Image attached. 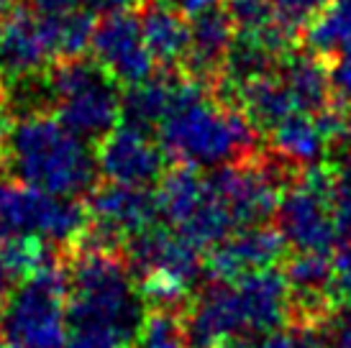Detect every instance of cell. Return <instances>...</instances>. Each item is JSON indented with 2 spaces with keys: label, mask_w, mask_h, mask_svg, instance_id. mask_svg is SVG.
Wrapping results in <instances>:
<instances>
[{
  "label": "cell",
  "mask_w": 351,
  "mask_h": 348,
  "mask_svg": "<svg viewBox=\"0 0 351 348\" xmlns=\"http://www.w3.org/2000/svg\"><path fill=\"white\" fill-rule=\"evenodd\" d=\"M93 54L95 62L106 69L116 82L138 85L154 75V57L149 51L141 21L128 10H116L103 16V23L93 31Z\"/></svg>",
  "instance_id": "cell-15"
},
{
  "label": "cell",
  "mask_w": 351,
  "mask_h": 348,
  "mask_svg": "<svg viewBox=\"0 0 351 348\" xmlns=\"http://www.w3.org/2000/svg\"><path fill=\"white\" fill-rule=\"evenodd\" d=\"M280 77L293 95L300 113H323L328 110L333 92L331 69L315 54H293L277 67Z\"/></svg>",
  "instance_id": "cell-20"
},
{
  "label": "cell",
  "mask_w": 351,
  "mask_h": 348,
  "mask_svg": "<svg viewBox=\"0 0 351 348\" xmlns=\"http://www.w3.org/2000/svg\"><path fill=\"white\" fill-rule=\"evenodd\" d=\"M134 0H29V8L39 16H108L126 10Z\"/></svg>",
  "instance_id": "cell-25"
},
{
  "label": "cell",
  "mask_w": 351,
  "mask_h": 348,
  "mask_svg": "<svg viewBox=\"0 0 351 348\" xmlns=\"http://www.w3.org/2000/svg\"><path fill=\"white\" fill-rule=\"evenodd\" d=\"M3 166L21 182L64 197H80L93 187L98 159L88 138L64 126L59 116L29 113L8 128Z\"/></svg>",
  "instance_id": "cell-3"
},
{
  "label": "cell",
  "mask_w": 351,
  "mask_h": 348,
  "mask_svg": "<svg viewBox=\"0 0 351 348\" xmlns=\"http://www.w3.org/2000/svg\"><path fill=\"white\" fill-rule=\"evenodd\" d=\"M169 3H152L141 16V34L147 41L154 62L172 67L177 62H185L190 49V23L182 18Z\"/></svg>",
  "instance_id": "cell-19"
},
{
  "label": "cell",
  "mask_w": 351,
  "mask_h": 348,
  "mask_svg": "<svg viewBox=\"0 0 351 348\" xmlns=\"http://www.w3.org/2000/svg\"><path fill=\"white\" fill-rule=\"evenodd\" d=\"M156 215V195H149L147 187L108 182L90 200L88 228L98 249H113L123 241L131 243L138 233L152 228Z\"/></svg>",
  "instance_id": "cell-13"
},
{
  "label": "cell",
  "mask_w": 351,
  "mask_h": 348,
  "mask_svg": "<svg viewBox=\"0 0 351 348\" xmlns=\"http://www.w3.org/2000/svg\"><path fill=\"white\" fill-rule=\"evenodd\" d=\"M280 233L295 251H331L339 241L333 210V177L321 166H308L287 184L277 203Z\"/></svg>",
  "instance_id": "cell-10"
},
{
  "label": "cell",
  "mask_w": 351,
  "mask_h": 348,
  "mask_svg": "<svg viewBox=\"0 0 351 348\" xmlns=\"http://www.w3.org/2000/svg\"><path fill=\"white\" fill-rule=\"evenodd\" d=\"M231 348H323V318L302 320L295 330H272L267 336L241 340Z\"/></svg>",
  "instance_id": "cell-24"
},
{
  "label": "cell",
  "mask_w": 351,
  "mask_h": 348,
  "mask_svg": "<svg viewBox=\"0 0 351 348\" xmlns=\"http://www.w3.org/2000/svg\"><path fill=\"white\" fill-rule=\"evenodd\" d=\"M323 348H351V308L323 315Z\"/></svg>",
  "instance_id": "cell-26"
},
{
  "label": "cell",
  "mask_w": 351,
  "mask_h": 348,
  "mask_svg": "<svg viewBox=\"0 0 351 348\" xmlns=\"http://www.w3.org/2000/svg\"><path fill=\"white\" fill-rule=\"evenodd\" d=\"M221 0H169V5H175L180 13L185 16H200L205 10H213L218 8Z\"/></svg>",
  "instance_id": "cell-30"
},
{
  "label": "cell",
  "mask_w": 351,
  "mask_h": 348,
  "mask_svg": "<svg viewBox=\"0 0 351 348\" xmlns=\"http://www.w3.org/2000/svg\"><path fill=\"white\" fill-rule=\"evenodd\" d=\"M156 131L165 154L193 169H215L246 159L254 146V123L244 110L215 100L190 79H180Z\"/></svg>",
  "instance_id": "cell-2"
},
{
  "label": "cell",
  "mask_w": 351,
  "mask_h": 348,
  "mask_svg": "<svg viewBox=\"0 0 351 348\" xmlns=\"http://www.w3.org/2000/svg\"><path fill=\"white\" fill-rule=\"evenodd\" d=\"M47 92L59 121L82 138H103L123 113V97L98 62L75 57L57 62L47 75Z\"/></svg>",
  "instance_id": "cell-6"
},
{
  "label": "cell",
  "mask_w": 351,
  "mask_h": 348,
  "mask_svg": "<svg viewBox=\"0 0 351 348\" xmlns=\"http://www.w3.org/2000/svg\"><path fill=\"white\" fill-rule=\"evenodd\" d=\"M180 79L175 77H147L138 85H131L128 95L123 97V118L126 123L141 128H156L159 121L169 110L175 100Z\"/></svg>",
  "instance_id": "cell-21"
},
{
  "label": "cell",
  "mask_w": 351,
  "mask_h": 348,
  "mask_svg": "<svg viewBox=\"0 0 351 348\" xmlns=\"http://www.w3.org/2000/svg\"><path fill=\"white\" fill-rule=\"evenodd\" d=\"M21 279H23V274H21L19 261L13 256L10 241L5 236H0V302L8 297V292L13 290V284Z\"/></svg>",
  "instance_id": "cell-28"
},
{
  "label": "cell",
  "mask_w": 351,
  "mask_h": 348,
  "mask_svg": "<svg viewBox=\"0 0 351 348\" xmlns=\"http://www.w3.org/2000/svg\"><path fill=\"white\" fill-rule=\"evenodd\" d=\"M308 44L315 54H339L351 47V0H328L313 16Z\"/></svg>",
  "instance_id": "cell-22"
},
{
  "label": "cell",
  "mask_w": 351,
  "mask_h": 348,
  "mask_svg": "<svg viewBox=\"0 0 351 348\" xmlns=\"http://www.w3.org/2000/svg\"><path fill=\"white\" fill-rule=\"evenodd\" d=\"M131 269L141 295L159 308H172L195 290L203 274L200 246L167 228H147L131 241Z\"/></svg>",
  "instance_id": "cell-8"
},
{
  "label": "cell",
  "mask_w": 351,
  "mask_h": 348,
  "mask_svg": "<svg viewBox=\"0 0 351 348\" xmlns=\"http://www.w3.org/2000/svg\"><path fill=\"white\" fill-rule=\"evenodd\" d=\"M236 41V29L226 10H205L200 16H193L190 23V49H187V64L190 69L208 77L223 69L228 51Z\"/></svg>",
  "instance_id": "cell-18"
},
{
  "label": "cell",
  "mask_w": 351,
  "mask_h": 348,
  "mask_svg": "<svg viewBox=\"0 0 351 348\" xmlns=\"http://www.w3.org/2000/svg\"><path fill=\"white\" fill-rule=\"evenodd\" d=\"M54 59H59V49L39 13L10 8L0 16V85L36 77Z\"/></svg>",
  "instance_id": "cell-12"
},
{
  "label": "cell",
  "mask_w": 351,
  "mask_h": 348,
  "mask_svg": "<svg viewBox=\"0 0 351 348\" xmlns=\"http://www.w3.org/2000/svg\"><path fill=\"white\" fill-rule=\"evenodd\" d=\"M88 225V210L77 197L47 192L16 177L0 179V236L64 246L80 241Z\"/></svg>",
  "instance_id": "cell-7"
},
{
  "label": "cell",
  "mask_w": 351,
  "mask_h": 348,
  "mask_svg": "<svg viewBox=\"0 0 351 348\" xmlns=\"http://www.w3.org/2000/svg\"><path fill=\"white\" fill-rule=\"evenodd\" d=\"M144 320V295L134 269L113 249L93 246L69 269V328L98 330L134 343Z\"/></svg>",
  "instance_id": "cell-4"
},
{
  "label": "cell",
  "mask_w": 351,
  "mask_h": 348,
  "mask_svg": "<svg viewBox=\"0 0 351 348\" xmlns=\"http://www.w3.org/2000/svg\"><path fill=\"white\" fill-rule=\"evenodd\" d=\"M343 123L346 118L333 110L295 113L269 128V136H272V146L280 159L308 169L321 162L336 136H343Z\"/></svg>",
  "instance_id": "cell-17"
},
{
  "label": "cell",
  "mask_w": 351,
  "mask_h": 348,
  "mask_svg": "<svg viewBox=\"0 0 351 348\" xmlns=\"http://www.w3.org/2000/svg\"><path fill=\"white\" fill-rule=\"evenodd\" d=\"M131 348H190L185 323L172 310L159 308L149 318L141 320Z\"/></svg>",
  "instance_id": "cell-23"
},
{
  "label": "cell",
  "mask_w": 351,
  "mask_h": 348,
  "mask_svg": "<svg viewBox=\"0 0 351 348\" xmlns=\"http://www.w3.org/2000/svg\"><path fill=\"white\" fill-rule=\"evenodd\" d=\"M156 208L172 231L185 236L200 249L215 246L221 238L236 231L234 218L215 190L210 174L203 177L193 166H182L162 177Z\"/></svg>",
  "instance_id": "cell-9"
},
{
  "label": "cell",
  "mask_w": 351,
  "mask_h": 348,
  "mask_svg": "<svg viewBox=\"0 0 351 348\" xmlns=\"http://www.w3.org/2000/svg\"><path fill=\"white\" fill-rule=\"evenodd\" d=\"M343 136L349 138V144H351V118H346V123H343Z\"/></svg>",
  "instance_id": "cell-33"
},
{
  "label": "cell",
  "mask_w": 351,
  "mask_h": 348,
  "mask_svg": "<svg viewBox=\"0 0 351 348\" xmlns=\"http://www.w3.org/2000/svg\"><path fill=\"white\" fill-rule=\"evenodd\" d=\"M98 169L108 182L149 187L165 174V149L156 144L149 128L123 123L100 138Z\"/></svg>",
  "instance_id": "cell-14"
},
{
  "label": "cell",
  "mask_w": 351,
  "mask_h": 348,
  "mask_svg": "<svg viewBox=\"0 0 351 348\" xmlns=\"http://www.w3.org/2000/svg\"><path fill=\"white\" fill-rule=\"evenodd\" d=\"M10 8H16V0H0V16L8 13Z\"/></svg>",
  "instance_id": "cell-32"
},
{
  "label": "cell",
  "mask_w": 351,
  "mask_h": 348,
  "mask_svg": "<svg viewBox=\"0 0 351 348\" xmlns=\"http://www.w3.org/2000/svg\"><path fill=\"white\" fill-rule=\"evenodd\" d=\"M8 128V118H5V110H3V95H0V164H3V146H5Z\"/></svg>",
  "instance_id": "cell-31"
},
{
  "label": "cell",
  "mask_w": 351,
  "mask_h": 348,
  "mask_svg": "<svg viewBox=\"0 0 351 348\" xmlns=\"http://www.w3.org/2000/svg\"><path fill=\"white\" fill-rule=\"evenodd\" d=\"M62 348H131L123 340L98 333V330H82V328H69L67 340Z\"/></svg>",
  "instance_id": "cell-27"
},
{
  "label": "cell",
  "mask_w": 351,
  "mask_h": 348,
  "mask_svg": "<svg viewBox=\"0 0 351 348\" xmlns=\"http://www.w3.org/2000/svg\"><path fill=\"white\" fill-rule=\"evenodd\" d=\"M285 253V238L280 231L267 225L236 228L213 246L208 269L215 279H234L252 271L269 269Z\"/></svg>",
  "instance_id": "cell-16"
},
{
  "label": "cell",
  "mask_w": 351,
  "mask_h": 348,
  "mask_svg": "<svg viewBox=\"0 0 351 348\" xmlns=\"http://www.w3.org/2000/svg\"><path fill=\"white\" fill-rule=\"evenodd\" d=\"M215 190L234 218L236 228L259 225L277 213L282 195L280 169L264 159H239L231 164L215 166L210 174Z\"/></svg>",
  "instance_id": "cell-11"
},
{
  "label": "cell",
  "mask_w": 351,
  "mask_h": 348,
  "mask_svg": "<svg viewBox=\"0 0 351 348\" xmlns=\"http://www.w3.org/2000/svg\"><path fill=\"white\" fill-rule=\"evenodd\" d=\"M293 290L282 271L259 269L200 290L185 323L190 348H231L287 323Z\"/></svg>",
  "instance_id": "cell-1"
},
{
  "label": "cell",
  "mask_w": 351,
  "mask_h": 348,
  "mask_svg": "<svg viewBox=\"0 0 351 348\" xmlns=\"http://www.w3.org/2000/svg\"><path fill=\"white\" fill-rule=\"evenodd\" d=\"M69 333V271L54 261L31 271L0 308L5 348H62Z\"/></svg>",
  "instance_id": "cell-5"
},
{
  "label": "cell",
  "mask_w": 351,
  "mask_h": 348,
  "mask_svg": "<svg viewBox=\"0 0 351 348\" xmlns=\"http://www.w3.org/2000/svg\"><path fill=\"white\" fill-rule=\"evenodd\" d=\"M331 82H333V92L351 103V47L339 51V59L331 67Z\"/></svg>",
  "instance_id": "cell-29"
}]
</instances>
